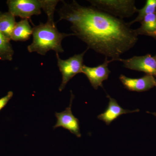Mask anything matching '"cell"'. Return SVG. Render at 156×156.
I'll list each match as a JSON object with an SVG mask.
<instances>
[{
    "instance_id": "1",
    "label": "cell",
    "mask_w": 156,
    "mask_h": 156,
    "mask_svg": "<svg viewBox=\"0 0 156 156\" xmlns=\"http://www.w3.org/2000/svg\"><path fill=\"white\" fill-rule=\"evenodd\" d=\"M58 11L60 20L71 23L72 30L88 49L119 61L120 56L136 44L138 35L128 23L96 8L85 7L73 1L63 2Z\"/></svg>"
},
{
    "instance_id": "8",
    "label": "cell",
    "mask_w": 156,
    "mask_h": 156,
    "mask_svg": "<svg viewBox=\"0 0 156 156\" xmlns=\"http://www.w3.org/2000/svg\"><path fill=\"white\" fill-rule=\"evenodd\" d=\"M112 60H108L105 57V60L102 64L96 67H89L84 65L82 73H84L89 81L93 88L98 89V87H102V83L108 79L111 71L109 69V63Z\"/></svg>"
},
{
    "instance_id": "17",
    "label": "cell",
    "mask_w": 156,
    "mask_h": 156,
    "mask_svg": "<svg viewBox=\"0 0 156 156\" xmlns=\"http://www.w3.org/2000/svg\"><path fill=\"white\" fill-rule=\"evenodd\" d=\"M153 114L155 116H156V113H153Z\"/></svg>"
},
{
    "instance_id": "12",
    "label": "cell",
    "mask_w": 156,
    "mask_h": 156,
    "mask_svg": "<svg viewBox=\"0 0 156 156\" xmlns=\"http://www.w3.org/2000/svg\"><path fill=\"white\" fill-rule=\"evenodd\" d=\"M16 23L15 16L9 11L0 13V32L10 41Z\"/></svg>"
},
{
    "instance_id": "10",
    "label": "cell",
    "mask_w": 156,
    "mask_h": 156,
    "mask_svg": "<svg viewBox=\"0 0 156 156\" xmlns=\"http://www.w3.org/2000/svg\"><path fill=\"white\" fill-rule=\"evenodd\" d=\"M107 97L109 99L108 106L105 111L101 114L98 115L97 118L98 119L105 122L108 126L121 115L139 111V109L133 111L124 109L118 104L116 100L114 98L111 97L108 95H107Z\"/></svg>"
},
{
    "instance_id": "14",
    "label": "cell",
    "mask_w": 156,
    "mask_h": 156,
    "mask_svg": "<svg viewBox=\"0 0 156 156\" xmlns=\"http://www.w3.org/2000/svg\"><path fill=\"white\" fill-rule=\"evenodd\" d=\"M10 41L0 32V60L11 61L13 59L14 51Z\"/></svg>"
},
{
    "instance_id": "18",
    "label": "cell",
    "mask_w": 156,
    "mask_h": 156,
    "mask_svg": "<svg viewBox=\"0 0 156 156\" xmlns=\"http://www.w3.org/2000/svg\"><path fill=\"white\" fill-rule=\"evenodd\" d=\"M154 58H155V59H156V55H155V56H154Z\"/></svg>"
},
{
    "instance_id": "7",
    "label": "cell",
    "mask_w": 156,
    "mask_h": 156,
    "mask_svg": "<svg viewBox=\"0 0 156 156\" xmlns=\"http://www.w3.org/2000/svg\"><path fill=\"white\" fill-rule=\"evenodd\" d=\"M73 98L74 95L71 92L69 106L66 108L64 111L55 113L57 122L56 125L53 126V128L55 129L62 127L69 130L71 133L75 134L78 137H80L81 134L80 131V122L78 119L74 116L72 112V105Z\"/></svg>"
},
{
    "instance_id": "11",
    "label": "cell",
    "mask_w": 156,
    "mask_h": 156,
    "mask_svg": "<svg viewBox=\"0 0 156 156\" xmlns=\"http://www.w3.org/2000/svg\"><path fill=\"white\" fill-rule=\"evenodd\" d=\"M33 28L28 19H23L17 22L11 36V40L15 41H25L30 38L32 35Z\"/></svg>"
},
{
    "instance_id": "4",
    "label": "cell",
    "mask_w": 156,
    "mask_h": 156,
    "mask_svg": "<svg viewBox=\"0 0 156 156\" xmlns=\"http://www.w3.org/2000/svg\"><path fill=\"white\" fill-rule=\"evenodd\" d=\"M88 49L80 54H75L66 60L62 59L58 53H56L57 64L62 76L61 84L58 88L60 92L65 89L71 79L77 74L82 73L84 65L83 64L84 55Z\"/></svg>"
},
{
    "instance_id": "16",
    "label": "cell",
    "mask_w": 156,
    "mask_h": 156,
    "mask_svg": "<svg viewBox=\"0 0 156 156\" xmlns=\"http://www.w3.org/2000/svg\"><path fill=\"white\" fill-rule=\"evenodd\" d=\"M14 93L12 91H9L7 95L0 98V111L2 109L13 97Z\"/></svg>"
},
{
    "instance_id": "6",
    "label": "cell",
    "mask_w": 156,
    "mask_h": 156,
    "mask_svg": "<svg viewBox=\"0 0 156 156\" xmlns=\"http://www.w3.org/2000/svg\"><path fill=\"white\" fill-rule=\"evenodd\" d=\"M124 67L133 70L142 72L156 77V59L150 54L134 56L128 59L121 58Z\"/></svg>"
},
{
    "instance_id": "13",
    "label": "cell",
    "mask_w": 156,
    "mask_h": 156,
    "mask_svg": "<svg viewBox=\"0 0 156 156\" xmlns=\"http://www.w3.org/2000/svg\"><path fill=\"white\" fill-rule=\"evenodd\" d=\"M141 23V26L135 30L137 34L156 37V12L146 16Z\"/></svg>"
},
{
    "instance_id": "2",
    "label": "cell",
    "mask_w": 156,
    "mask_h": 156,
    "mask_svg": "<svg viewBox=\"0 0 156 156\" xmlns=\"http://www.w3.org/2000/svg\"><path fill=\"white\" fill-rule=\"evenodd\" d=\"M32 35V43L28 46L27 50L30 53L36 52L44 56L50 50L58 54L63 53L62 40L66 37L75 35L59 32L54 21L48 20L46 23H41L33 27Z\"/></svg>"
},
{
    "instance_id": "3",
    "label": "cell",
    "mask_w": 156,
    "mask_h": 156,
    "mask_svg": "<svg viewBox=\"0 0 156 156\" xmlns=\"http://www.w3.org/2000/svg\"><path fill=\"white\" fill-rule=\"evenodd\" d=\"M92 7L119 19L131 17L137 11L134 0H91Z\"/></svg>"
},
{
    "instance_id": "15",
    "label": "cell",
    "mask_w": 156,
    "mask_h": 156,
    "mask_svg": "<svg viewBox=\"0 0 156 156\" xmlns=\"http://www.w3.org/2000/svg\"><path fill=\"white\" fill-rule=\"evenodd\" d=\"M137 17L131 22L128 23L130 26L137 22H141L143 18L148 14L156 12V0H147L144 7L141 9H137Z\"/></svg>"
},
{
    "instance_id": "9",
    "label": "cell",
    "mask_w": 156,
    "mask_h": 156,
    "mask_svg": "<svg viewBox=\"0 0 156 156\" xmlns=\"http://www.w3.org/2000/svg\"><path fill=\"white\" fill-rule=\"evenodd\" d=\"M119 79L125 88L133 92H145L156 87V78L150 75L146 74L142 77L135 79L121 75Z\"/></svg>"
},
{
    "instance_id": "5",
    "label": "cell",
    "mask_w": 156,
    "mask_h": 156,
    "mask_svg": "<svg viewBox=\"0 0 156 156\" xmlns=\"http://www.w3.org/2000/svg\"><path fill=\"white\" fill-rule=\"evenodd\" d=\"M7 4L9 12L15 17L29 19L41 14L44 0H8Z\"/></svg>"
}]
</instances>
